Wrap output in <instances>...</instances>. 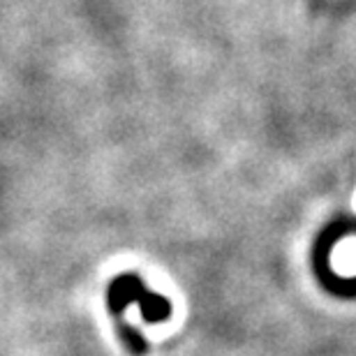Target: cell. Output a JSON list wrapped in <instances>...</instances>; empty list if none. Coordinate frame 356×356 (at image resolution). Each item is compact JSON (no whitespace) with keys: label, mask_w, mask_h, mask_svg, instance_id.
<instances>
[{"label":"cell","mask_w":356,"mask_h":356,"mask_svg":"<svg viewBox=\"0 0 356 356\" xmlns=\"http://www.w3.org/2000/svg\"><path fill=\"white\" fill-rule=\"evenodd\" d=\"M130 301L141 303V310H144V317L148 322H160V319L169 317V312H172V305H169L162 296L146 294L144 287H141V282L137 280V275H120L109 287V305H111V310L113 308L120 310Z\"/></svg>","instance_id":"6da1fadb"}]
</instances>
